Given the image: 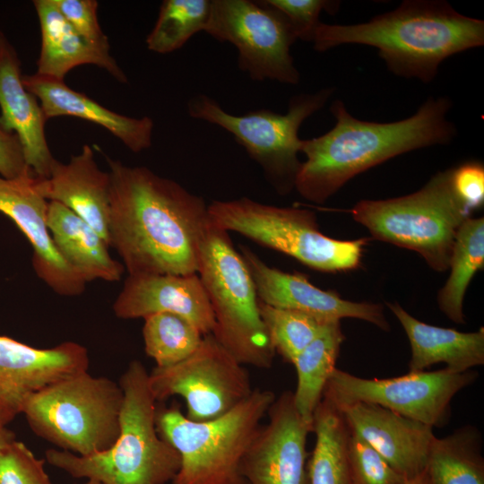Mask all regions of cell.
Listing matches in <instances>:
<instances>
[{"label":"cell","mask_w":484,"mask_h":484,"mask_svg":"<svg viewBox=\"0 0 484 484\" xmlns=\"http://www.w3.org/2000/svg\"><path fill=\"white\" fill-rule=\"evenodd\" d=\"M108 246L128 275L197 273L208 205L177 182L107 157Z\"/></svg>","instance_id":"1"},{"label":"cell","mask_w":484,"mask_h":484,"mask_svg":"<svg viewBox=\"0 0 484 484\" xmlns=\"http://www.w3.org/2000/svg\"><path fill=\"white\" fill-rule=\"evenodd\" d=\"M452 101L430 97L410 117L390 123L353 117L341 99L330 106L335 124L327 133L302 140L295 189L305 199L324 203L350 179L389 159L414 150L447 144L456 135L447 118Z\"/></svg>","instance_id":"2"},{"label":"cell","mask_w":484,"mask_h":484,"mask_svg":"<svg viewBox=\"0 0 484 484\" xmlns=\"http://www.w3.org/2000/svg\"><path fill=\"white\" fill-rule=\"evenodd\" d=\"M312 43L319 52L343 44L374 47L393 73L428 83L445 59L484 45V22L446 1L406 0L367 22H320Z\"/></svg>","instance_id":"3"},{"label":"cell","mask_w":484,"mask_h":484,"mask_svg":"<svg viewBox=\"0 0 484 484\" xmlns=\"http://www.w3.org/2000/svg\"><path fill=\"white\" fill-rule=\"evenodd\" d=\"M124 393L120 433L106 451L80 456L49 448L45 461L76 479L100 484H167L181 466L177 451L156 428L157 401L149 372L139 360L129 363L118 381Z\"/></svg>","instance_id":"4"},{"label":"cell","mask_w":484,"mask_h":484,"mask_svg":"<svg viewBox=\"0 0 484 484\" xmlns=\"http://www.w3.org/2000/svg\"><path fill=\"white\" fill-rule=\"evenodd\" d=\"M276 396L254 389L231 411L205 421H193L179 407H157L160 436L179 454L181 466L171 484H246L241 461Z\"/></svg>","instance_id":"5"},{"label":"cell","mask_w":484,"mask_h":484,"mask_svg":"<svg viewBox=\"0 0 484 484\" xmlns=\"http://www.w3.org/2000/svg\"><path fill=\"white\" fill-rule=\"evenodd\" d=\"M214 315L212 334L242 365L272 367L275 351L260 315L246 262L229 232L210 217L198 246V268Z\"/></svg>","instance_id":"6"},{"label":"cell","mask_w":484,"mask_h":484,"mask_svg":"<svg viewBox=\"0 0 484 484\" xmlns=\"http://www.w3.org/2000/svg\"><path fill=\"white\" fill-rule=\"evenodd\" d=\"M123 402L118 383L83 371L30 395L22 414L39 437L60 450L90 456L117 439Z\"/></svg>","instance_id":"7"},{"label":"cell","mask_w":484,"mask_h":484,"mask_svg":"<svg viewBox=\"0 0 484 484\" xmlns=\"http://www.w3.org/2000/svg\"><path fill=\"white\" fill-rule=\"evenodd\" d=\"M451 177L449 169L411 194L359 201L351 215L374 238L413 250L433 270L446 271L456 233L471 214L454 193Z\"/></svg>","instance_id":"8"},{"label":"cell","mask_w":484,"mask_h":484,"mask_svg":"<svg viewBox=\"0 0 484 484\" xmlns=\"http://www.w3.org/2000/svg\"><path fill=\"white\" fill-rule=\"evenodd\" d=\"M208 212L226 231L238 232L320 272L358 268L367 244L366 238L327 237L320 231L311 211L265 204L247 197L213 201L208 204Z\"/></svg>","instance_id":"9"},{"label":"cell","mask_w":484,"mask_h":484,"mask_svg":"<svg viewBox=\"0 0 484 484\" xmlns=\"http://www.w3.org/2000/svg\"><path fill=\"white\" fill-rule=\"evenodd\" d=\"M333 88L314 93L293 96L286 114L270 109L247 111L232 115L212 98L197 94L187 102L192 118L218 125L231 134L257 162L277 193L287 194L295 189L301 166L298 160L302 140L298 130L303 122L319 111L333 95Z\"/></svg>","instance_id":"10"},{"label":"cell","mask_w":484,"mask_h":484,"mask_svg":"<svg viewBox=\"0 0 484 484\" xmlns=\"http://www.w3.org/2000/svg\"><path fill=\"white\" fill-rule=\"evenodd\" d=\"M204 31L237 48L238 68L252 80L299 82L290 54L297 36L287 18L264 0H211Z\"/></svg>","instance_id":"11"},{"label":"cell","mask_w":484,"mask_h":484,"mask_svg":"<svg viewBox=\"0 0 484 484\" xmlns=\"http://www.w3.org/2000/svg\"><path fill=\"white\" fill-rule=\"evenodd\" d=\"M157 402L181 396L186 417L193 421L210 420L231 411L253 392L244 365L212 334L186 359L169 367H155L149 373Z\"/></svg>","instance_id":"12"},{"label":"cell","mask_w":484,"mask_h":484,"mask_svg":"<svg viewBox=\"0 0 484 484\" xmlns=\"http://www.w3.org/2000/svg\"><path fill=\"white\" fill-rule=\"evenodd\" d=\"M477 376L476 371L457 373L445 367L367 379L336 367L322 398L337 407L359 402L374 403L432 428L442 427L448 421L453 397Z\"/></svg>","instance_id":"13"},{"label":"cell","mask_w":484,"mask_h":484,"mask_svg":"<svg viewBox=\"0 0 484 484\" xmlns=\"http://www.w3.org/2000/svg\"><path fill=\"white\" fill-rule=\"evenodd\" d=\"M267 416L241 461L242 478L246 484H308L306 444L312 425L296 409L293 393L275 398Z\"/></svg>","instance_id":"14"},{"label":"cell","mask_w":484,"mask_h":484,"mask_svg":"<svg viewBox=\"0 0 484 484\" xmlns=\"http://www.w3.org/2000/svg\"><path fill=\"white\" fill-rule=\"evenodd\" d=\"M89 367L88 350L80 343L41 349L0 335V428L22 414L30 395Z\"/></svg>","instance_id":"15"},{"label":"cell","mask_w":484,"mask_h":484,"mask_svg":"<svg viewBox=\"0 0 484 484\" xmlns=\"http://www.w3.org/2000/svg\"><path fill=\"white\" fill-rule=\"evenodd\" d=\"M48 206V202L39 190L38 177L30 168L14 178L0 176V212L30 243L32 266L38 277L59 295H80L87 282L57 251L47 224Z\"/></svg>","instance_id":"16"},{"label":"cell","mask_w":484,"mask_h":484,"mask_svg":"<svg viewBox=\"0 0 484 484\" xmlns=\"http://www.w3.org/2000/svg\"><path fill=\"white\" fill-rule=\"evenodd\" d=\"M241 255L262 303L300 311L324 322L340 321L345 317L358 318L389 331L390 325L382 305L344 299L335 291L315 287L302 274L285 272L267 265L245 246L242 247Z\"/></svg>","instance_id":"17"},{"label":"cell","mask_w":484,"mask_h":484,"mask_svg":"<svg viewBox=\"0 0 484 484\" xmlns=\"http://www.w3.org/2000/svg\"><path fill=\"white\" fill-rule=\"evenodd\" d=\"M338 408L350 429L408 480L427 469L436 438L432 427L374 403L359 402Z\"/></svg>","instance_id":"18"},{"label":"cell","mask_w":484,"mask_h":484,"mask_svg":"<svg viewBox=\"0 0 484 484\" xmlns=\"http://www.w3.org/2000/svg\"><path fill=\"white\" fill-rule=\"evenodd\" d=\"M112 307L121 319L176 314L194 324L203 335L212 333L215 326L208 295L197 273L128 275Z\"/></svg>","instance_id":"19"},{"label":"cell","mask_w":484,"mask_h":484,"mask_svg":"<svg viewBox=\"0 0 484 484\" xmlns=\"http://www.w3.org/2000/svg\"><path fill=\"white\" fill-rule=\"evenodd\" d=\"M1 126L14 133L22 144L25 162L40 178L49 176L55 158L45 135L47 117L38 99L23 85L18 54L0 31Z\"/></svg>","instance_id":"20"},{"label":"cell","mask_w":484,"mask_h":484,"mask_svg":"<svg viewBox=\"0 0 484 484\" xmlns=\"http://www.w3.org/2000/svg\"><path fill=\"white\" fill-rule=\"evenodd\" d=\"M38 187L46 200L73 211L108 245L110 177L108 172L99 168L90 145H83L68 163L55 159L49 176L38 177Z\"/></svg>","instance_id":"21"},{"label":"cell","mask_w":484,"mask_h":484,"mask_svg":"<svg viewBox=\"0 0 484 484\" xmlns=\"http://www.w3.org/2000/svg\"><path fill=\"white\" fill-rule=\"evenodd\" d=\"M25 88L40 103L47 119L72 116L95 123L119 139L130 151L140 152L151 145L153 121L149 117H130L106 108L64 80L38 74L22 75Z\"/></svg>","instance_id":"22"},{"label":"cell","mask_w":484,"mask_h":484,"mask_svg":"<svg viewBox=\"0 0 484 484\" xmlns=\"http://www.w3.org/2000/svg\"><path fill=\"white\" fill-rule=\"evenodd\" d=\"M41 30V48L37 73L58 80L73 68L85 64L98 65L118 82L126 83V75L110 55V48L94 45L68 23L54 0L33 1Z\"/></svg>","instance_id":"23"},{"label":"cell","mask_w":484,"mask_h":484,"mask_svg":"<svg viewBox=\"0 0 484 484\" xmlns=\"http://www.w3.org/2000/svg\"><path fill=\"white\" fill-rule=\"evenodd\" d=\"M387 306L403 327L411 344L409 372L424 371L444 362L449 370L462 373L484 364L483 327L477 332L462 333L423 323L396 302Z\"/></svg>","instance_id":"24"},{"label":"cell","mask_w":484,"mask_h":484,"mask_svg":"<svg viewBox=\"0 0 484 484\" xmlns=\"http://www.w3.org/2000/svg\"><path fill=\"white\" fill-rule=\"evenodd\" d=\"M47 224L59 254L86 282L121 279L125 272L123 264L110 255L104 238L73 211L49 201Z\"/></svg>","instance_id":"25"},{"label":"cell","mask_w":484,"mask_h":484,"mask_svg":"<svg viewBox=\"0 0 484 484\" xmlns=\"http://www.w3.org/2000/svg\"><path fill=\"white\" fill-rule=\"evenodd\" d=\"M312 431L315 445L308 463V484H352L348 457L350 429L341 410L322 398Z\"/></svg>","instance_id":"26"},{"label":"cell","mask_w":484,"mask_h":484,"mask_svg":"<svg viewBox=\"0 0 484 484\" xmlns=\"http://www.w3.org/2000/svg\"><path fill=\"white\" fill-rule=\"evenodd\" d=\"M344 339L340 321L332 322L292 362L298 376L294 403L300 416L310 425L325 385L336 368Z\"/></svg>","instance_id":"27"},{"label":"cell","mask_w":484,"mask_h":484,"mask_svg":"<svg viewBox=\"0 0 484 484\" xmlns=\"http://www.w3.org/2000/svg\"><path fill=\"white\" fill-rule=\"evenodd\" d=\"M484 265V219L468 218L459 228L449 262L450 275L437 294L440 310L453 322L465 324L462 311L467 288Z\"/></svg>","instance_id":"28"},{"label":"cell","mask_w":484,"mask_h":484,"mask_svg":"<svg viewBox=\"0 0 484 484\" xmlns=\"http://www.w3.org/2000/svg\"><path fill=\"white\" fill-rule=\"evenodd\" d=\"M481 437L473 427H464L445 437H436L428 462L430 484H484Z\"/></svg>","instance_id":"29"},{"label":"cell","mask_w":484,"mask_h":484,"mask_svg":"<svg viewBox=\"0 0 484 484\" xmlns=\"http://www.w3.org/2000/svg\"><path fill=\"white\" fill-rule=\"evenodd\" d=\"M143 319L144 350L155 367L172 366L186 359L204 336L194 324L176 314L157 313Z\"/></svg>","instance_id":"30"},{"label":"cell","mask_w":484,"mask_h":484,"mask_svg":"<svg viewBox=\"0 0 484 484\" xmlns=\"http://www.w3.org/2000/svg\"><path fill=\"white\" fill-rule=\"evenodd\" d=\"M210 13L211 0H164L146 38L148 49L168 54L181 48L194 35L205 30Z\"/></svg>","instance_id":"31"},{"label":"cell","mask_w":484,"mask_h":484,"mask_svg":"<svg viewBox=\"0 0 484 484\" xmlns=\"http://www.w3.org/2000/svg\"><path fill=\"white\" fill-rule=\"evenodd\" d=\"M259 307L261 318L275 353L291 364L295 358L332 323L300 311L271 307L261 301Z\"/></svg>","instance_id":"32"},{"label":"cell","mask_w":484,"mask_h":484,"mask_svg":"<svg viewBox=\"0 0 484 484\" xmlns=\"http://www.w3.org/2000/svg\"><path fill=\"white\" fill-rule=\"evenodd\" d=\"M348 457L352 484H408L410 481L351 430L348 441Z\"/></svg>","instance_id":"33"},{"label":"cell","mask_w":484,"mask_h":484,"mask_svg":"<svg viewBox=\"0 0 484 484\" xmlns=\"http://www.w3.org/2000/svg\"><path fill=\"white\" fill-rule=\"evenodd\" d=\"M45 462L24 443L14 440L0 450V484H53Z\"/></svg>","instance_id":"34"},{"label":"cell","mask_w":484,"mask_h":484,"mask_svg":"<svg viewBox=\"0 0 484 484\" xmlns=\"http://www.w3.org/2000/svg\"><path fill=\"white\" fill-rule=\"evenodd\" d=\"M279 10L290 23L298 39L312 42L323 11L333 14L340 2L328 0H264Z\"/></svg>","instance_id":"35"},{"label":"cell","mask_w":484,"mask_h":484,"mask_svg":"<svg viewBox=\"0 0 484 484\" xmlns=\"http://www.w3.org/2000/svg\"><path fill=\"white\" fill-rule=\"evenodd\" d=\"M54 3L78 34L94 45L110 48L108 39L99 23L97 1L54 0Z\"/></svg>","instance_id":"36"},{"label":"cell","mask_w":484,"mask_h":484,"mask_svg":"<svg viewBox=\"0 0 484 484\" xmlns=\"http://www.w3.org/2000/svg\"><path fill=\"white\" fill-rule=\"evenodd\" d=\"M454 193L470 210L480 208L484 202V167L480 162H465L452 169Z\"/></svg>","instance_id":"37"},{"label":"cell","mask_w":484,"mask_h":484,"mask_svg":"<svg viewBox=\"0 0 484 484\" xmlns=\"http://www.w3.org/2000/svg\"><path fill=\"white\" fill-rule=\"evenodd\" d=\"M28 169L18 136L0 125V176L14 178Z\"/></svg>","instance_id":"38"},{"label":"cell","mask_w":484,"mask_h":484,"mask_svg":"<svg viewBox=\"0 0 484 484\" xmlns=\"http://www.w3.org/2000/svg\"><path fill=\"white\" fill-rule=\"evenodd\" d=\"M16 440L15 434L7 428H0V450Z\"/></svg>","instance_id":"39"},{"label":"cell","mask_w":484,"mask_h":484,"mask_svg":"<svg viewBox=\"0 0 484 484\" xmlns=\"http://www.w3.org/2000/svg\"><path fill=\"white\" fill-rule=\"evenodd\" d=\"M408 484H430L427 469L421 474L410 480Z\"/></svg>","instance_id":"40"},{"label":"cell","mask_w":484,"mask_h":484,"mask_svg":"<svg viewBox=\"0 0 484 484\" xmlns=\"http://www.w3.org/2000/svg\"><path fill=\"white\" fill-rule=\"evenodd\" d=\"M82 484H100V483L93 480H85V481Z\"/></svg>","instance_id":"41"}]
</instances>
